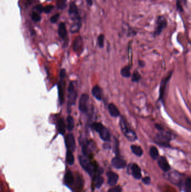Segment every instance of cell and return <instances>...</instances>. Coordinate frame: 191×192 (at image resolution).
<instances>
[{
	"label": "cell",
	"mask_w": 191,
	"mask_h": 192,
	"mask_svg": "<svg viewBox=\"0 0 191 192\" xmlns=\"http://www.w3.org/2000/svg\"><path fill=\"white\" fill-rule=\"evenodd\" d=\"M68 13L72 21L70 27L71 33L72 34L78 33L81 28L82 23L79 8L75 2H71Z\"/></svg>",
	"instance_id": "1"
},
{
	"label": "cell",
	"mask_w": 191,
	"mask_h": 192,
	"mask_svg": "<svg viewBox=\"0 0 191 192\" xmlns=\"http://www.w3.org/2000/svg\"><path fill=\"white\" fill-rule=\"evenodd\" d=\"M120 126L123 134L129 142H134L137 139V135L131 128L128 126L127 122L125 118L122 116L120 121Z\"/></svg>",
	"instance_id": "2"
},
{
	"label": "cell",
	"mask_w": 191,
	"mask_h": 192,
	"mask_svg": "<svg viewBox=\"0 0 191 192\" xmlns=\"http://www.w3.org/2000/svg\"><path fill=\"white\" fill-rule=\"evenodd\" d=\"M91 128L98 133L100 138L104 142H109L110 140V133L108 129L103 125L101 122H94L91 125Z\"/></svg>",
	"instance_id": "3"
},
{
	"label": "cell",
	"mask_w": 191,
	"mask_h": 192,
	"mask_svg": "<svg viewBox=\"0 0 191 192\" xmlns=\"http://www.w3.org/2000/svg\"><path fill=\"white\" fill-rule=\"evenodd\" d=\"M79 160L81 167L90 175H94L96 173V170H98L94 164L90 160L88 156L80 155L79 156Z\"/></svg>",
	"instance_id": "4"
},
{
	"label": "cell",
	"mask_w": 191,
	"mask_h": 192,
	"mask_svg": "<svg viewBox=\"0 0 191 192\" xmlns=\"http://www.w3.org/2000/svg\"><path fill=\"white\" fill-rule=\"evenodd\" d=\"M173 139V135L168 132H160L155 137L154 142L160 146L169 147V142Z\"/></svg>",
	"instance_id": "5"
},
{
	"label": "cell",
	"mask_w": 191,
	"mask_h": 192,
	"mask_svg": "<svg viewBox=\"0 0 191 192\" xmlns=\"http://www.w3.org/2000/svg\"><path fill=\"white\" fill-rule=\"evenodd\" d=\"M168 26V20L164 15H159L158 16L155 22V28L153 33L154 37L159 36L163 31Z\"/></svg>",
	"instance_id": "6"
},
{
	"label": "cell",
	"mask_w": 191,
	"mask_h": 192,
	"mask_svg": "<svg viewBox=\"0 0 191 192\" xmlns=\"http://www.w3.org/2000/svg\"><path fill=\"white\" fill-rule=\"evenodd\" d=\"M89 96L86 93L82 94L79 102V109L83 113H87L89 111Z\"/></svg>",
	"instance_id": "7"
},
{
	"label": "cell",
	"mask_w": 191,
	"mask_h": 192,
	"mask_svg": "<svg viewBox=\"0 0 191 192\" xmlns=\"http://www.w3.org/2000/svg\"><path fill=\"white\" fill-rule=\"evenodd\" d=\"M68 98H69V102H68V110H70L71 106L75 104L77 98V92L75 90V85L73 82H71L69 84V88H68Z\"/></svg>",
	"instance_id": "8"
},
{
	"label": "cell",
	"mask_w": 191,
	"mask_h": 192,
	"mask_svg": "<svg viewBox=\"0 0 191 192\" xmlns=\"http://www.w3.org/2000/svg\"><path fill=\"white\" fill-rule=\"evenodd\" d=\"M172 75H173V71L172 70L169 73H168V74L166 77L164 78L163 79L161 80V82L160 83V85L159 96V99H158L159 101L163 100L167 84L169 82Z\"/></svg>",
	"instance_id": "9"
},
{
	"label": "cell",
	"mask_w": 191,
	"mask_h": 192,
	"mask_svg": "<svg viewBox=\"0 0 191 192\" xmlns=\"http://www.w3.org/2000/svg\"><path fill=\"white\" fill-rule=\"evenodd\" d=\"M65 145L67 150L74 152L76 149V142L75 137L73 134L69 133L64 138Z\"/></svg>",
	"instance_id": "10"
},
{
	"label": "cell",
	"mask_w": 191,
	"mask_h": 192,
	"mask_svg": "<svg viewBox=\"0 0 191 192\" xmlns=\"http://www.w3.org/2000/svg\"><path fill=\"white\" fill-rule=\"evenodd\" d=\"M112 164L113 166L117 169H121L126 166V161L119 156H116L112 160Z\"/></svg>",
	"instance_id": "11"
},
{
	"label": "cell",
	"mask_w": 191,
	"mask_h": 192,
	"mask_svg": "<svg viewBox=\"0 0 191 192\" xmlns=\"http://www.w3.org/2000/svg\"><path fill=\"white\" fill-rule=\"evenodd\" d=\"M83 39L81 36H79L75 39L73 43V50L74 51L79 53L82 51L83 48Z\"/></svg>",
	"instance_id": "12"
},
{
	"label": "cell",
	"mask_w": 191,
	"mask_h": 192,
	"mask_svg": "<svg viewBox=\"0 0 191 192\" xmlns=\"http://www.w3.org/2000/svg\"><path fill=\"white\" fill-rule=\"evenodd\" d=\"M158 164L160 168L164 172H168L170 169V166L165 157L161 156L159 158Z\"/></svg>",
	"instance_id": "13"
},
{
	"label": "cell",
	"mask_w": 191,
	"mask_h": 192,
	"mask_svg": "<svg viewBox=\"0 0 191 192\" xmlns=\"http://www.w3.org/2000/svg\"><path fill=\"white\" fill-rule=\"evenodd\" d=\"M107 175L108 177V183L109 185L112 186H115L119 178L117 174L112 171H109L107 174Z\"/></svg>",
	"instance_id": "14"
},
{
	"label": "cell",
	"mask_w": 191,
	"mask_h": 192,
	"mask_svg": "<svg viewBox=\"0 0 191 192\" xmlns=\"http://www.w3.org/2000/svg\"><path fill=\"white\" fill-rule=\"evenodd\" d=\"M108 110L110 115L113 117H117L121 115V112L114 103H110L108 105Z\"/></svg>",
	"instance_id": "15"
},
{
	"label": "cell",
	"mask_w": 191,
	"mask_h": 192,
	"mask_svg": "<svg viewBox=\"0 0 191 192\" xmlns=\"http://www.w3.org/2000/svg\"><path fill=\"white\" fill-rule=\"evenodd\" d=\"M91 94L97 100L102 101L103 98V92L101 88L98 85H95L92 88Z\"/></svg>",
	"instance_id": "16"
},
{
	"label": "cell",
	"mask_w": 191,
	"mask_h": 192,
	"mask_svg": "<svg viewBox=\"0 0 191 192\" xmlns=\"http://www.w3.org/2000/svg\"><path fill=\"white\" fill-rule=\"evenodd\" d=\"M131 172L134 176V178L136 179H140L142 177L141 169L138 165L136 164H133L131 166Z\"/></svg>",
	"instance_id": "17"
},
{
	"label": "cell",
	"mask_w": 191,
	"mask_h": 192,
	"mask_svg": "<svg viewBox=\"0 0 191 192\" xmlns=\"http://www.w3.org/2000/svg\"><path fill=\"white\" fill-rule=\"evenodd\" d=\"M58 33L59 37L63 39H65L67 37V31L66 26L64 23H61L58 26Z\"/></svg>",
	"instance_id": "18"
},
{
	"label": "cell",
	"mask_w": 191,
	"mask_h": 192,
	"mask_svg": "<svg viewBox=\"0 0 191 192\" xmlns=\"http://www.w3.org/2000/svg\"><path fill=\"white\" fill-rule=\"evenodd\" d=\"M59 102L62 105L64 102V82L61 80L58 84Z\"/></svg>",
	"instance_id": "19"
},
{
	"label": "cell",
	"mask_w": 191,
	"mask_h": 192,
	"mask_svg": "<svg viewBox=\"0 0 191 192\" xmlns=\"http://www.w3.org/2000/svg\"><path fill=\"white\" fill-rule=\"evenodd\" d=\"M104 182V179L100 175H95L93 177V185L94 187L99 189L100 188Z\"/></svg>",
	"instance_id": "20"
},
{
	"label": "cell",
	"mask_w": 191,
	"mask_h": 192,
	"mask_svg": "<svg viewBox=\"0 0 191 192\" xmlns=\"http://www.w3.org/2000/svg\"><path fill=\"white\" fill-rule=\"evenodd\" d=\"M131 66L130 65H127L122 68L121 70V75L125 78H129L131 76Z\"/></svg>",
	"instance_id": "21"
},
{
	"label": "cell",
	"mask_w": 191,
	"mask_h": 192,
	"mask_svg": "<svg viewBox=\"0 0 191 192\" xmlns=\"http://www.w3.org/2000/svg\"><path fill=\"white\" fill-rule=\"evenodd\" d=\"M64 182L67 185H72L74 182V177L73 176L72 173L70 171H67L66 173L64 176Z\"/></svg>",
	"instance_id": "22"
},
{
	"label": "cell",
	"mask_w": 191,
	"mask_h": 192,
	"mask_svg": "<svg viewBox=\"0 0 191 192\" xmlns=\"http://www.w3.org/2000/svg\"><path fill=\"white\" fill-rule=\"evenodd\" d=\"M58 130L60 134L64 135L66 131V124L64 119H60L58 122Z\"/></svg>",
	"instance_id": "23"
},
{
	"label": "cell",
	"mask_w": 191,
	"mask_h": 192,
	"mask_svg": "<svg viewBox=\"0 0 191 192\" xmlns=\"http://www.w3.org/2000/svg\"><path fill=\"white\" fill-rule=\"evenodd\" d=\"M132 152L138 157H141L143 154V150L140 146L137 145H132L131 146Z\"/></svg>",
	"instance_id": "24"
},
{
	"label": "cell",
	"mask_w": 191,
	"mask_h": 192,
	"mask_svg": "<svg viewBox=\"0 0 191 192\" xmlns=\"http://www.w3.org/2000/svg\"><path fill=\"white\" fill-rule=\"evenodd\" d=\"M66 160V162L69 165H72L74 164V161H75L74 156L72 152L70 150L67 151Z\"/></svg>",
	"instance_id": "25"
},
{
	"label": "cell",
	"mask_w": 191,
	"mask_h": 192,
	"mask_svg": "<svg viewBox=\"0 0 191 192\" xmlns=\"http://www.w3.org/2000/svg\"><path fill=\"white\" fill-rule=\"evenodd\" d=\"M75 127V122L74 118L71 115L67 117V129L69 132H71Z\"/></svg>",
	"instance_id": "26"
},
{
	"label": "cell",
	"mask_w": 191,
	"mask_h": 192,
	"mask_svg": "<svg viewBox=\"0 0 191 192\" xmlns=\"http://www.w3.org/2000/svg\"><path fill=\"white\" fill-rule=\"evenodd\" d=\"M150 155L153 160H156L159 157V151L157 148L152 146L150 149Z\"/></svg>",
	"instance_id": "27"
},
{
	"label": "cell",
	"mask_w": 191,
	"mask_h": 192,
	"mask_svg": "<svg viewBox=\"0 0 191 192\" xmlns=\"http://www.w3.org/2000/svg\"><path fill=\"white\" fill-rule=\"evenodd\" d=\"M141 75L140 73L137 70L134 71L133 73V74L132 75V78H131V81L133 83H138L141 80Z\"/></svg>",
	"instance_id": "28"
},
{
	"label": "cell",
	"mask_w": 191,
	"mask_h": 192,
	"mask_svg": "<svg viewBox=\"0 0 191 192\" xmlns=\"http://www.w3.org/2000/svg\"><path fill=\"white\" fill-rule=\"evenodd\" d=\"M128 58L129 64L132 67V41H130L128 44Z\"/></svg>",
	"instance_id": "29"
},
{
	"label": "cell",
	"mask_w": 191,
	"mask_h": 192,
	"mask_svg": "<svg viewBox=\"0 0 191 192\" xmlns=\"http://www.w3.org/2000/svg\"><path fill=\"white\" fill-rule=\"evenodd\" d=\"M105 36L103 34H100L97 38V45L100 48H103L104 46Z\"/></svg>",
	"instance_id": "30"
},
{
	"label": "cell",
	"mask_w": 191,
	"mask_h": 192,
	"mask_svg": "<svg viewBox=\"0 0 191 192\" xmlns=\"http://www.w3.org/2000/svg\"><path fill=\"white\" fill-rule=\"evenodd\" d=\"M185 192H191V179L190 178H188L185 180Z\"/></svg>",
	"instance_id": "31"
},
{
	"label": "cell",
	"mask_w": 191,
	"mask_h": 192,
	"mask_svg": "<svg viewBox=\"0 0 191 192\" xmlns=\"http://www.w3.org/2000/svg\"><path fill=\"white\" fill-rule=\"evenodd\" d=\"M66 0H57V7L58 9L59 10H63L66 6Z\"/></svg>",
	"instance_id": "32"
},
{
	"label": "cell",
	"mask_w": 191,
	"mask_h": 192,
	"mask_svg": "<svg viewBox=\"0 0 191 192\" xmlns=\"http://www.w3.org/2000/svg\"><path fill=\"white\" fill-rule=\"evenodd\" d=\"M176 7L179 13H181L184 11L183 6L181 4L180 0H176Z\"/></svg>",
	"instance_id": "33"
},
{
	"label": "cell",
	"mask_w": 191,
	"mask_h": 192,
	"mask_svg": "<svg viewBox=\"0 0 191 192\" xmlns=\"http://www.w3.org/2000/svg\"><path fill=\"white\" fill-rule=\"evenodd\" d=\"M32 18L33 20L34 21H35V22H38L41 19V17H40V15L37 13H33L32 15Z\"/></svg>",
	"instance_id": "34"
},
{
	"label": "cell",
	"mask_w": 191,
	"mask_h": 192,
	"mask_svg": "<svg viewBox=\"0 0 191 192\" xmlns=\"http://www.w3.org/2000/svg\"><path fill=\"white\" fill-rule=\"evenodd\" d=\"M122 188L120 186H115L113 188H111L109 190L108 192H122Z\"/></svg>",
	"instance_id": "35"
},
{
	"label": "cell",
	"mask_w": 191,
	"mask_h": 192,
	"mask_svg": "<svg viewBox=\"0 0 191 192\" xmlns=\"http://www.w3.org/2000/svg\"><path fill=\"white\" fill-rule=\"evenodd\" d=\"M59 18V14H56L51 17L50 20L52 23H56L57 21Z\"/></svg>",
	"instance_id": "36"
},
{
	"label": "cell",
	"mask_w": 191,
	"mask_h": 192,
	"mask_svg": "<svg viewBox=\"0 0 191 192\" xmlns=\"http://www.w3.org/2000/svg\"><path fill=\"white\" fill-rule=\"evenodd\" d=\"M53 8H54V6L53 5H48L44 8V11L46 14H48L53 9Z\"/></svg>",
	"instance_id": "37"
},
{
	"label": "cell",
	"mask_w": 191,
	"mask_h": 192,
	"mask_svg": "<svg viewBox=\"0 0 191 192\" xmlns=\"http://www.w3.org/2000/svg\"><path fill=\"white\" fill-rule=\"evenodd\" d=\"M142 182L146 185H149L150 184V183H151V179L149 176L145 177L144 178L142 179Z\"/></svg>",
	"instance_id": "38"
},
{
	"label": "cell",
	"mask_w": 191,
	"mask_h": 192,
	"mask_svg": "<svg viewBox=\"0 0 191 192\" xmlns=\"http://www.w3.org/2000/svg\"><path fill=\"white\" fill-rule=\"evenodd\" d=\"M35 9L39 12V13H42L44 11V7L42 6L41 5H38L37 6L35 7Z\"/></svg>",
	"instance_id": "39"
},
{
	"label": "cell",
	"mask_w": 191,
	"mask_h": 192,
	"mask_svg": "<svg viewBox=\"0 0 191 192\" xmlns=\"http://www.w3.org/2000/svg\"><path fill=\"white\" fill-rule=\"evenodd\" d=\"M155 128H156L159 132L164 131V128H163V127L161 125L159 124H156L155 125Z\"/></svg>",
	"instance_id": "40"
},
{
	"label": "cell",
	"mask_w": 191,
	"mask_h": 192,
	"mask_svg": "<svg viewBox=\"0 0 191 192\" xmlns=\"http://www.w3.org/2000/svg\"><path fill=\"white\" fill-rule=\"evenodd\" d=\"M138 64H139V65L140 67H141V68H144V66H145V65H146V64H145V62L144 61H143V60H139V61H138Z\"/></svg>",
	"instance_id": "41"
},
{
	"label": "cell",
	"mask_w": 191,
	"mask_h": 192,
	"mask_svg": "<svg viewBox=\"0 0 191 192\" xmlns=\"http://www.w3.org/2000/svg\"><path fill=\"white\" fill-rule=\"evenodd\" d=\"M65 76H66V71L64 69H62L61 70L60 73V77L61 78V79H64Z\"/></svg>",
	"instance_id": "42"
},
{
	"label": "cell",
	"mask_w": 191,
	"mask_h": 192,
	"mask_svg": "<svg viewBox=\"0 0 191 192\" xmlns=\"http://www.w3.org/2000/svg\"><path fill=\"white\" fill-rule=\"evenodd\" d=\"M87 5L90 7H91L93 5V0H85Z\"/></svg>",
	"instance_id": "43"
},
{
	"label": "cell",
	"mask_w": 191,
	"mask_h": 192,
	"mask_svg": "<svg viewBox=\"0 0 191 192\" xmlns=\"http://www.w3.org/2000/svg\"><path fill=\"white\" fill-rule=\"evenodd\" d=\"M183 2H184L185 5H186L187 3V0H183Z\"/></svg>",
	"instance_id": "44"
},
{
	"label": "cell",
	"mask_w": 191,
	"mask_h": 192,
	"mask_svg": "<svg viewBox=\"0 0 191 192\" xmlns=\"http://www.w3.org/2000/svg\"><path fill=\"white\" fill-rule=\"evenodd\" d=\"M47 1H50V0H47Z\"/></svg>",
	"instance_id": "45"
}]
</instances>
